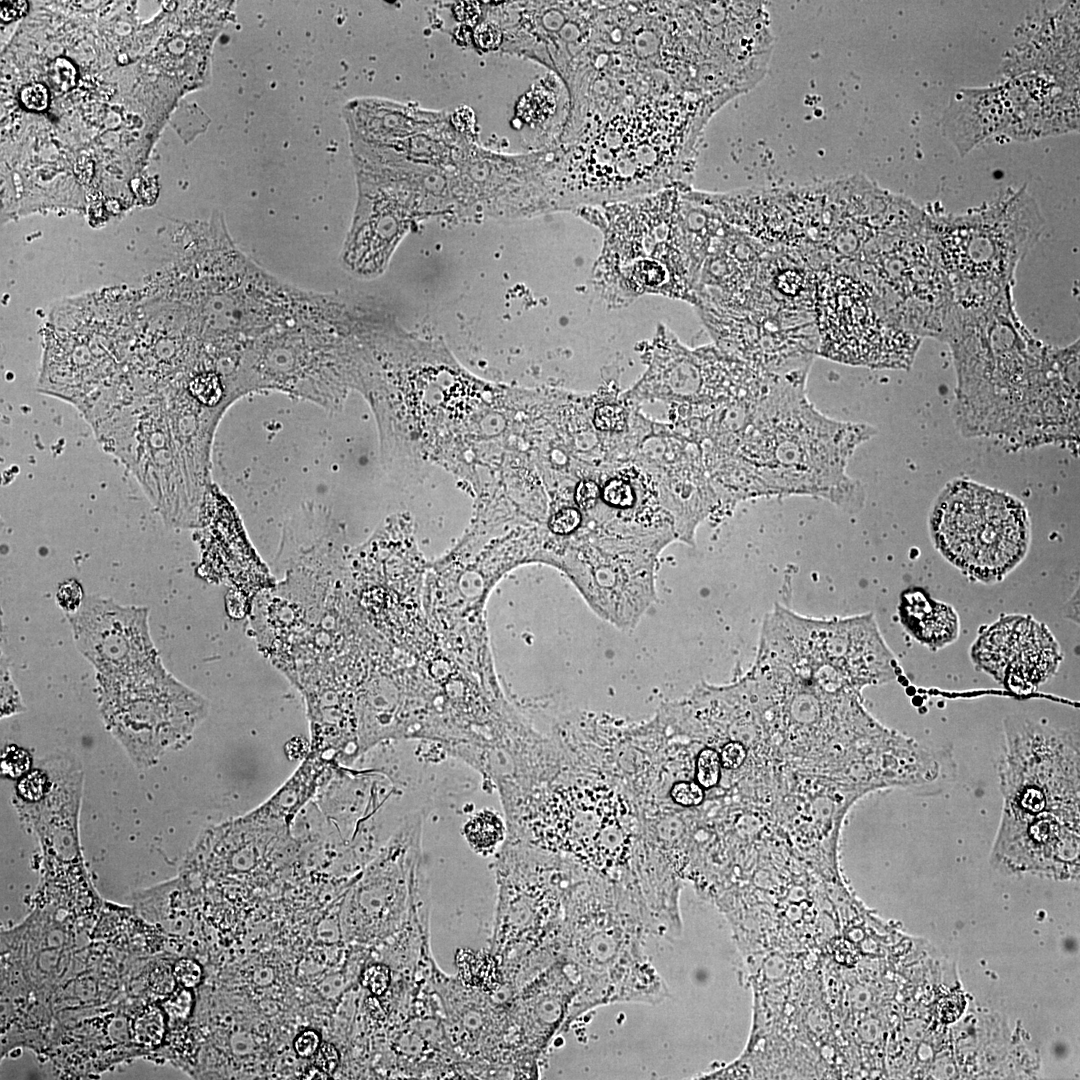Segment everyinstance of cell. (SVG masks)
<instances>
[{"label": "cell", "instance_id": "cell-1", "mask_svg": "<svg viewBox=\"0 0 1080 1080\" xmlns=\"http://www.w3.org/2000/svg\"><path fill=\"white\" fill-rule=\"evenodd\" d=\"M1003 815L994 853L1010 867L1069 874L1079 860V735L1030 719L1004 722Z\"/></svg>", "mask_w": 1080, "mask_h": 1080}, {"label": "cell", "instance_id": "cell-2", "mask_svg": "<svg viewBox=\"0 0 1080 1080\" xmlns=\"http://www.w3.org/2000/svg\"><path fill=\"white\" fill-rule=\"evenodd\" d=\"M176 245L166 301L206 343L247 346L300 317L316 296L257 265L220 216L188 225Z\"/></svg>", "mask_w": 1080, "mask_h": 1080}, {"label": "cell", "instance_id": "cell-3", "mask_svg": "<svg viewBox=\"0 0 1080 1080\" xmlns=\"http://www.w3.org/2000/svg\"><path fill=\"white\" fill-rule=\"evenodd\" d=\"M806 376L776 380L732 456L760 495H815L843 503L847 460L867 431L817 411L805 395Z\"/></svg>", "mask_w": 1080, "mask_h": 1080}, {"label": "cell", "instance_id": "cell-4", "mask_svg": "<svg viewBox=\"0 0 1080 1080\" xmlns=\"http://www.w3.org/2000/svg\"><path fill=\"white\" fill-rule=\"evenodd\" d=\"M576 212L602 234L591 281L607 307L621 308L650 294L696 304L699 271L684 224L680 185Z\"/></svg>", "mask_w": 1080, "mask_h": 1080}, {"label": "cell", "instance_id": "cell-5", "mask_svg": "<svg viewBox=\"0 0 1080 1080\" xmlns=\"http://www.w3.org/2000/svg\"><path fill=\"white\" fill-rule=\"evenodd\" d=\"M564 921V951L582 978L572 1018L602 1003L665 997V985L642 953L641 938L650 929L625 889L588 872L568 892Z\"/></svg>", "mask_w": 1080, "mask_h": 1080}, {"label": "cell", "instance_id": "cell-6", "mask_svg": "<svg viewBox=\"0 0 1080 1080\" xmlns=\"http://www.w3.org/2000/svg\"><path fill=\"white\" fill-rule=\"evenodd\" d=\"M359 304L319 292L303 315L253 340L237 373L240 395L276 390L334 407L356 378Z\"/></svg>", "mask_w": 1080, "mask_h": 1080}, {"label": "cell", "instance_id": "cell-7", "mask_svg": "<svg viewBox=\"0 0 1080 1080\" xmlns=\"http://www.w3.org/2000/svg\"><path fill=\"white\" fill-rule=\"evenodd\" d=\"M938 263L958 304H978L1011 289L1020 260L1037 242L1043 219L1024 191L982 211L931 223Z\"/></svg>", "mask_w": 1080, "mask_h": 1080}, {"label": "cell", "instance_id": "cell-8", "mask_svg": "<svg viewBox=\"0 0 1080 1080\" xmlns=\"http://www.w3.org/2000/svg\"><path fill=\"white\" fill-rule=\"evenodd\" d=\"M929 528L947 561L986 584L1001 581L1022 562L1031 537L1030 520L1019 500L962 480L939 496Z\"/></svg>", "mask_w": 1080, "mask_h": 1080}, {"label": "cell", "instance_id": "cell-9", "mask_svg": "<svg viewBox=\"0 0 1080 1080\" xmlns=\"http://www.w3.org/2000/svg\"><path fill=\"white\" fill-rule=\"evenodd\" d=\"M92 427L107 451L133 473L167 525L203 524L205 499L192 484L161 394L137 398Z\"/></svg>", "mask_w": 1080, "mask_h": 1080}, {"label": "cell", "instance_id": "cell-10", "mask_svg": "<svg viewBox=\"0 0 1080 1080\" xmlns=\"http://www.w3.org/2000/svg\"><path fill=\"white\" fill-rule=\"evenodd\" d=\"M814 318L817 353L851 365L906 368L921 340L894 319L868 281L846 269L817 272Z\"/></svg>", "mask_w": 1080, "mask_h": 1080}, {"label": "cell", "instance_id": "cell-11", "mask_svg": "<svg viewBox=\"0 0 1080 1080\" xmlns=\"http://www.w3.org/2000/svg\"><path fill=\"white\" fill-rule=\"evenodd\" d=\"M674 540L670 533L583 529L570 539L563 567L600 618L632 629L656 600L658 557Z\"/></svg>", "mask_w": 1080, "mask_h": 1080}, {"label": "cell", "instance_id": "cell-12", "mask_svg": "<svg viewBox=\"0 0 1080 1080\" xmlns=\"http://www.w3.org/2000/svg\"><path fill=\"white\" fill-rule=\"evenodd\" d=\"M99 710L108 731L134 765L147 768L189 739L208 713L207 700L161 665L149 672L98 683Z\"/></svg>", "mask_w": 1080, "mask_h": 1080}, {"label": "cell", "instance_id": "cell-13", "mask_svg": "<svg viewBox=\"0 0 1080 1080\" xmlns=\"http://www.w3.org/2000/svg\"><path fill=\"white\" fill-rule=\"evenodd\" d=\"M759 647L785 662L834 669L851 687L898 675L895 655L870 613L814 619L777 605L763 621Z\"/></svg>", "mask_w": 1080, "mask_h": 1080}, {"label": "cell", "instance_id": "cell-14", "mask_svg": "<svg viewBox=\"0 0 1080 1080\" xmlns=\"http://www.w3.org/2000/svg\"><path fill=\"white\" fill-rule=\"evenodd\" d=\"M641 357L646 370L626 396L636 404L651 399L671 403L679 413L677 422L703 417L745 397L753 379L744 361L717 346L690 349L663 324Z\"/></svg>", "mask_w": 1080, "mask_h": 1080}, {"label": "cell", "instance_id": "cell-15", "mask_svg": "<svg viewBox=\"0 0 1080 1080\" xmlns=\"http://www.w3.org/2000/svg\"><path fill=\"white\" fill-rule=\"evenodd\" d=\"M357 201L341 263L362 278L381 275L398 244L427 219L408 176L399 168L352 160Z\"/></svg>", "mask_w": 1080, "mask_h": 1080}, {"label": "cell", "instance_id": "cell-16", "mask_svg": "<svg viewBox=\"0 0 1080 1080\" xmlns=\"http://www.w3.org/2000/svg\"><path fill=\"white\" fill-rule=\"evenodd\" d=\"M83 771L75 758L56 754L17 784L19 813L39 838L46 868L85 877L78 835Z\"/></svg>", "mask_w": 1080, "mask_h": 1080}, {"label": "cell", "instance_id": "cell-17", "mask_svg": "<svg viewBox=\"0 0 1080 1080\" xmlns=\"http://www.w3.org/2000/svg\"><path fill=\"white\" fill-rule=\"evenodd\" d=\"M67 618L75 646L95 669L97 683L123 680L163 665L150 634L147 607L88 595Z\"/></svg>", "mask_w": 1080, "mask_h": 1080}, {"label": "cell", "instance_id": "cell-18", "mask_svg": "<svg viewBox=\"0 0 1080 1080\" xmlns=\"http://www.w3.org/2000/svg\"><path fill=\"white\" fill-rule=\"evenodd\" d=\"M970 658L977 670L1006 689L1025 694L1050 679L1063 656L1045 624L1030 615L1011 614L979 632L971 645Z\"/></svg>", "mask_w": 1080, "mask_h": 1080}, {"label": "cell", "instance_id": "cell-19", "mask_svg": "<svg viewBox=\"0 0 1080 1080\" xmlns=\"http://www.w3.org/2000/svg\"><path fill=\"white\" fill-rule=\"evenodd\" d=\"M352 158H366L446 122L451 113L378 97H358L342 108Z\"/></svg>", "mask_w": 1080, "mask_h": 1080}, {"label": "cell", "instance_id": "cell-20", "mask_svg": "<svg viewBox=\"0 0 1080 1080\" xmlns=\"http://www.w3.org/2000/svg\"><path fill=\"white\" fill-rule=\"evenodd\" d=\"M898 613L907 633L930 650L942 649L959 637L960 619L956 610L922 589L904 591Z\"/></svg>", "mask_w": 1080, "mask_h": 1080}, {"label": "cell", "instance_id": "cell-21", "mask_svg": "<svg viewBox=\"0 0 1080 1080\" xmlns=\"http://www.w3.org/2000/svg\"><path fill=\"white\" fill-rule=\"evenodd\" d=\"M1004 110L999 92L991 90L965 91L947 109L944 130L955 146L964 153L993 133L1004 120V114L984 116Z\"/></svg>", "mask_w": 1080, "mask_h": 1080}, {"label": "cell", "instance_id": "cell-22", "mask_svg": "<svg viewBox=\"0 0 1080 1080\" xmlns=\"http://www.w3.org/2000/svg\"><path fill=\"white\" fill-rule=\"evenodd\" d=\"M463 834L473 851L488 856L504 843L507 825L497 812L482 809L472 814L464 823Z\"/></svg>", "mask_w": 1080, "mask_h": 1080}, {"label": "cell", "instance_id": "cell-23", "mask_svg": "<svg viewBox=\"0 0 1080 1080\" xmlns=\"http://www.w3.org/2000/svg\"><path fill=\"white\" fill-rule=\"evenodd\" d=\"M549 530L557 536L572 538L584 527V515L575 506H563L548 521Z\"/></svg>", "mask_w": 1080, "mask_h": 1080}, {"label": "cell", "instance_id": "cell-24", "mask_svg": "<svg viewBox=\"0 0 1080 1080\" xmlns=\"http://www.w3.org/2000/svg\"><path fill=\"white\" fill-rule=\"evenodd\" d=\"M721 761L719 753L712 748L702 749L695 763V780L702 788H712L719 782Z\"/></svg>", "mask_w": 1080, "mask_h": 1080}, {"label": "cell", "instance_id": "cell-25", "mask_svg": "<svg viewBox=\"0 0 1080 1080\" xmlns=\"http://www.w3.org/2000/svg\"><path fill=\"white\" fill-rule=\"evenodd\" d=\"M600 473L580 478L573 490L574 505L586 515L598 504L600 499Z\"/></svg>", "mask_w": 1080, "mask_h": 1080}, {"label": "cell", "instance_id": "cell-26", "mask_svg": "<svg viewBox=\"0 0 1080 1080\" xmlns=\"http://www.w3.org/2000/svg\"><path fill=\"white\" fill-rule=\"evenodd\" d=\"M164 1028V1018L161 1012L149 1010L143 1012L136 1019L134 1026L135 1037L143 1044H155L161 1040Z\"/></svg>", "mask_w": 1080, "mask_h": 1080}, {"label": "cell", "instance_id": "cell-27", "mask_svg": "<svg viewBox=\"0 0 1080 1080\" xmlns=\"http://www.w3.org/2000/svg\"><path fill=\"white\" fill-rule=\"evenodd\" d=\"M25 710L21 696L12 680L7 663L1 660V717Z\"/></svg>", "mask_w": 1080, "mask_h": 1080}, {"label": "cell", "instance_id": "cell-28", "mask_svg": "<svg viewBox=\"0 0 1080 1080\" xmlns=\"http://www.w3.org/2000/svg\"><path fill=\"white\" fill-rule=\"evenodd\" d=\"M671 800L683 807L699 805L704 799L703 788L696 781H677L670 790Z\"/></svg>", "mask_w": 1080, "mask_h": 1080}, {"label": "cell", "instance_id": "cell-29", "mask_svg": "<svg viewBox=\"0 0 1080 1080\" xmlns=\"http://www.w3.org/2000/svg\"><path fill=\"white\" fill-rule=\"evenodd\" d=\"M76 78L77 71L70 60L59 57L51 65L49 80L58 91L71 89L76 84Z\"/></svg>", "mask_w": 1080, "mask_h": 1080}, {"label": "cell", "instance_id": "cell-30", "mask_svg": "<svg viewBox=\"0 0 1080 1080\" xmlns=\"http://www.w3.org/2000/svg\"><path fill=\"white\" fill-rule=\"evenodd\" d=\"M56 599L60 608L66 614H71L80 608L85 596L80 583L75 580H68L59 585Z\"/></svg>", "mask_w": 1080, "mask_h": 1080}, {"label": "cell", "instance_id": "cell-31", "mask_svg": "<svg viewBox=\"0 0 1080 1080\" xmlns=\"http://www.w3.org/2000/svg\"><path fill=\"white\" fill-rule=\"evenodd\" d=\"M390 982L389 969L381 964H374L364 970L361 984L375 995L383 994Z\"/></svg>", "mask_w": 1080, "mask_h": 1080}, {"label": "cell", "instance_id": "cell-32", "mask_svg": "<svg viewBox=\"0 0 1080 1080\" xmlns=\"http://www.w3.org/2000/svg\"><path fill=\"white\" fill-rule=\"evenodd\" d=\"M173 973L175 979L185 988L197 986L202 978V969L192 959L182 958L174 964Z\"/></svg>", "mask_w": 1080, "mask_h": 1080}, {"label": "cell", "instance_id": "cell-33", "mask_svg": "<svg viewBox=\"0 0 1080 1080\" xmlns=\"http://www.w3.org/2000/svg\"><path fill=\"white\" fill-rule=\"evenodd\" d=\"M21 103L31 111H43L49 102V93L41 83L29 84L20 91Z\"/></svg>", "mask_w": 1080, "mask_h": 1080}, {"label": "cell", "instance_id": "cell-34", "mask_svg": "<svg viewBox=\"0 0 1080 1080\" xmlns=\"http://www.w3.org/2000/svg\"><path fill=\"white\" fill-rule=\"evenodd\" d=\"M339 1062V1054L336 1048L329 1044L323 1043L319 1046L316 1053L313 1055L314 1068L324 1075L332 1074Z\"/></svg>", "mask_w": 1080, "mask_h": 1080}, {"label": "cell", "instance_id": "cell-35", "mask_svg": "<svg viewBox=\"0 0 1080 1080\" xmlns=\"http://www.w3.org/2000/svg\"><path fill=\"white\" fill-rule=\"evenodd\" d=\"M721 766L726 769H737L746 758V749L741 742L729 741L720 750Z\"/></svg>", "mask_w": 1080, "mask_h": 1080}, {"label": "cell", "instance_id": "cell-36", "mask_svg": "<svg viewBox=\"0 0 1080 1080\" xmlns=\"http://www.w3.org/2000/svg\"><path fill=\"white\" fill-rule=\"evenodd\" d=\"M320 1045V1037L314 1030L302 1031L293 1042L294 1051L301 1058L313 1057Z\"/></svg>", "mask_w": 1080, "mask_h": 1080}, {"label": "cell", "instance_id": "cell-37", "mask_svg": "<svg viewBox=\"0 0 1080 1080\" xmlns=\"http://www.w3.org/2000/svg\"><path fill=\"white\" fill-rule=\"evenodd\" d=\"M191 1007L192 995L188 990L179 991L167 1005L170 1015L178 1019L187 1017Z\"/></svg>", "mask_w": 1080, "mask_h": 1080}, {"label": "cell", "instance_id": "cell-38", "mask_svg": "<svg viewBox=\"0 0 1080 1080\" xmlns=\"http://www.w3.org/2000/svg\"><path fill=\"white\" fill-rule=\"evenodd\" d=\"M150 982L158 993L169 994L175 988L176 979L173 971L167 967H161L152 973Z\"/></svg>", "mask_w": 1080, "mask_h": 1080}, {"label": "cell", "instance_id": "cell-39", "mask_svg": "<svg viewBox=\"0 0 1080 1080\" xmlns=\"http://www.w3.org/2000/svg\"><path fill=\"white\" fill-rule=\"evenodd\" d=\"M28 9L26 1H1L0 17L4 22L22 17Z\"/></svg>", "mask_w": 1080, "mask_h": 1080}]
</instances>
